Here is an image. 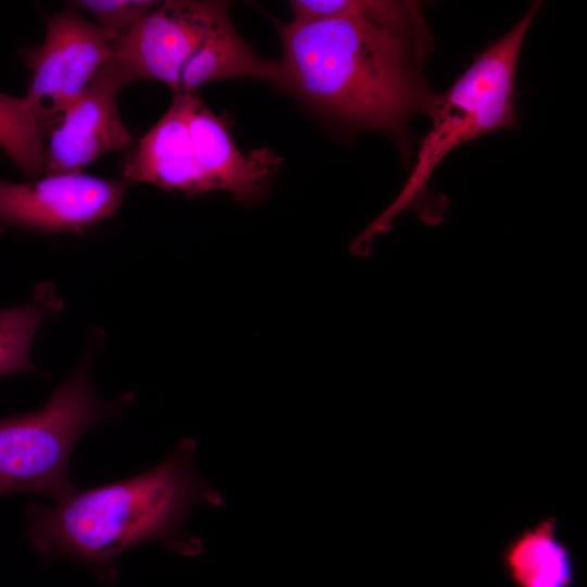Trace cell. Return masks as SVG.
I'll return each mask as SVG.
<instances>
[{
  "label": "cell",
  "instance_id": "6da1fadb",
  "mask_svg": "<svg viewBox=\"0 0 587 587\" xmlns=\"http://www.w3.org/2000/svg\"><path fill=\"white\" fill-rule=\"evenodd\" d=\"M199 504L221 507L223 495L199 472L197 444L182 438L158 465L130 478L76 488L54 507H27V539L46 558L66 557L99 580L118 578L115 559L149 540L182 557H199L204 542L185 523Z\"/></svg>",
  "mask_w": 587,
  "mask_h": 587
},
{
  "label": "cell",
  "instance_id": "7a4b0ae2",
  "mask_svg": "<svg viewBox=\"0 0 587 587\" xmlns=\"http://www.w3.org/2000/svg\"><path fill=\"white\" fill-rule=\"evenodd\" d=\"M284 86L354 126L399 127L422 107L407 35L357 17L277 23Z\"/></svg>",
  "mask_w": 587,
  "mask_h": 587
},
{
  "label": "cell",
  "instance_id": "3957f363",
  "mask_svg": "<svg viewBox=\"0 0 587 587\" xmlns=\"http://www.w3.org/2000/svg\"><path fill=\"white\" fill-rule=\"evenodd\" d=\"M538 8L539 3H534L504 36L475 57L448 90L428 101L426 109L432 127L421 142L408 180L394 202L352 241L350 251L353 254L370 255L375 236L389 230L391 221L403 211H415L428 225L439 224L448 199L427 189L436 166L458 146L517 125L516 65Z\"/></svg>",
  "mask_w": 587,
  "mask_h": 587
},
{
  "label": "cell",
  "instance_id": "277c9868",
  "mask_svg": "<svg viewBox=\"0 0 587 587\" xmlns=\"http://www.w3.org/2000/svg\"><path fill=\"white\" fill-rule=\"evenodd\" d=\"M112 57L130 82H161L173 95L227 78L268 80L274 73L273 62L240 37L222 1L160 2L113 42Z\"/></svg>",
  "mask_w": 587,
  "mask_h": 587
},
{
  "label": "cell",
  "instance_id": "5b68a950",
  "mask_svg": "<svg viewBox=\"0 0 587 587\" xmlns=\"http://www.w3.org/2000/svg\"><path fill=\"white\" fill-rule=\"evenodd\" d=\"M95 345L43 405L0 419V496L32 492L57 502L67 497L77 488L68 469L78 439L120 415L133 400V392L112 401L97 396L91 377Z\"/></svg>",
  "mask_w": 587,
  "mask_h": 587
},
{
  "label": "cell",
  "instance_id": "8992f818",
  "mask_svg": "<svg viewBox=\"0 0 587 587\" xmlns=\"http://www.w3.org/2000/svg\"><path fill=\"white\" fill-rule=\"evenodd\" d=\"M116 39L115 34L87 21L78 10L68 9L47 20L42 45L23 51V59L33 73L24 99L41 134L111 59Z\"/></svg>",
  "mask_w": 587,
  "mask_h": 587
},
{
  "label": "cell",
  "instance_id": "52a82bcc",
  "mask_svg": "<svg viewBox=\"0 0 587 587\" xmlns=\"http://www.w3.org/2000/svg\"><path fill=\"white\" fill-rule=\"evenodd\" d=\"M129 83L113 57L99 67L84 91L43 130L42 176L83 173L98 158L133 147L116 99Z\"/></svg>",
  "mask_w": 587,
  "mask_h": 587
},
{
  "label": "cell",
  "instance_id": "ba28073f",
  "mask_svg": "<svg viewBox=\"0 0 587 587\" xmlns=\"http://www.w3.org/2000/svg\"><path fill=\"white\" fill-rule=\"evenodd\" d=\"M126 189L125 182L84 173L26 183L0 179V224L46 234L83 233L111 217Z\"/></svg>",
  "mask_w": 587,
  "mask_h": 587
},
{
  "label": "cell",
  "instance_id": "9c48e42d",
  "mask_svg": "<svg viewBox=\"0 0 587 587\" xmlns=\"http://www.w3.org/2000/svg\"><path fill=\"white\" fill-rule=\"evenodd\" d=\"M184 99L195 155L209 190L229 191L243 204L259 201L282 159L266 148L243 154L224 121L209 110L197 92L184 93Z\"/></svg>",
  "mask_w": 587,
  "mask_h": 587
},
{
  "label": "cell",
  "instance_id": "30bf717a",
  "mask_svg": "<svg viewBox=\"0 0 587 587\" xmlns=\"http://www.w3.org/2000/svg\"><path fill=\"white\" fill-rule=\"evenodd\" d=\"M121 174L126 184L150 183L190 196L210 191L195 155L184 93L173 95L168 110L122 162Z\"/></svg>",
  "mask_w": 587,
  "mask_h": 587
},
{
  "label": "cell",
  "instance_id": "8fae6325",
  "mask_svg": "<svg viewBox=\"0 0 587 587\" xmlns=\"http://www.w3.org/2000/svg\"><path fill=\"white\" fill-rule=\"evenodd\" d=\"M551 515L514 535L500 553V565L514 587H575L572 549L561 539Z\"/></svg>",
  "mask_w": 587,
  "mask_h": 587
},
{
  "label": "cell",
  "instance_id": "7c38bea8",
  "mask_svg": "<svg viewBox=\"0 0 587 587\" xmlns=\"http://www.w3.org/2000/svg\"><path fill=\"white\" fill-rule=\"evenodd\" d=\"M63 310V300L51 283L35 288L22 305L0 310V376L38 372L30 359L37 330L46 319Z\"/></svg>",
  "mask_w": 587,
  "mask_h": 587
},
{
  "label": "cell",
  "instance_id": "4fadbf2b",
  "mask_svg": "<svg viewBox=\"0 0 587 587\" xmlns=\"http://www.w3.org/2000/svg\"><path fill=\"white\" fill-rule=\"evenodd\" d=\"M296 22L357 17L426 43L424 22L415 3L376 0H294Z\"/></svg>",
  "mask_w": 587,
  "mask_h": 587
},
{
  "label": "cell",
  "instance_id": "5bb4252c",
  "mask_svg": "<svg viewBox=\"0 0 587 587\" xmlns=\"http://www.w3.org/2000/svg\"><path fill=\"white\" fill-rule=\"evenodd\" d=\"M0 148L30 178L43 171V141L24 98L0 92Z\"/></svg>",
  "mask_w": 587,
  "mask_h": 587
},
{
  "label": "cell",
  "instance_id": "9a60e30c",
  "mask_svg": "<svg viewBox=\"0 0 587 587\" xmlns=\"http://www.w3.org/2000/svg\"><path fill=\"white\" fill-rule=\"evenodd\" d=\"M87 12L97 24L118 37L128 33L146 14L160 4L152 0H78L72 2Z\"/></svg>",
  "mask_w": 587,
  "mask_h": 587
}]
</instances>
